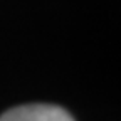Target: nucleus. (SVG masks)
Listing matches in <instances>:
<instances>
[{
  "mask_svg": "<svg viewBox=\"0 0 121 121\" xmlns=\"http://www.w3.org/2000/svg\"><path fill=\"white\" fill-rule=\"evenodd\" d=\"M0 121H74L72 116L54 104H25L12 108L0 116Z\"/></svg>",
  "mask_w": 121,
  "mask_h": 121,
  "instance_id": "1",
  "label": "nucleus"
}]
</instances>
